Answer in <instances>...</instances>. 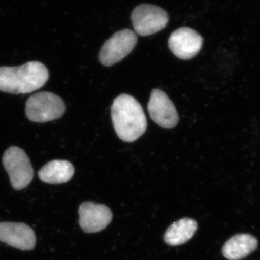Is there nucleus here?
Listing matches in <instances>:
<instances>
[{"instance_id": "11", "label": "nucleus", "mask_w": 260, "mask_h": 260, "mask_svg": "<svg viewBox=\"0 0 260 260\" xmlns=\"http://www.w3.org/2000/svg\"><path fill=\"white\" fill-rule=\"evenodd\" d=\"M258 247V240L249 234H239L224 244L222 253L229 260H241L249 255Z\"/></svg>"}, {"instance_id": "8", "label": "nucleus", "mask_w": 260, "mask_h": 260, "mask_svg": "<svg viewBox=\"0 0 260 260\" xmlns=\"http://www.w3.org/2000/svg\"><path fill=\"white\" fill-rule=\"evenodd\" d=\"M203 39L198 32L189 28L175 30L169 39V47L177 57L184 60L192 59L201 50Z\"/></svg>"}, {"instance_id": "6", "label": "nucleus", "mask_w": 260, "mask_h": 260, "mask_svg": "<svg viewBox=\"0 0 260 260\" xmlns=\"http://www.w3.org/2000/svg\"><path fill=\"white\" fill-rule=\"evenodd\" d=\"M138 42L135 32L124 29L114 34L104 43L99 54V61L107 67L116 64L129 55Z\"/></svg>"}, {"instance_id": "3", "label": "nucleus", "mask_w": 260, "mask_h": 260, "mask_svg": "<svg viewBox=\"0 0 260 260\" xmlns=\"http://www.w3.org/2000/svg\"><path fill=\"white\" fill-rule=\"evenodd\" d=\"M62 99L50 92H41L31 95L25 104V114L29 120L44 123L59 119L64 115Z\"/></svg>"}, {"instance_id": "4", "label": "nucleus", "mask_w": 260, "mask_h": 260, "mask_svg": "<svg viewBox=\"0 0 260 260\" xmlns=\"http://www.w3.org/2000/svg\"><path fill=\"white\" fill-rule=\"evenodd\" d=\"M3 162L9 174L10 182L15 190L27 187L34 179V172L30 159L23 149L12 146L5 152Z\"/></svg>"}, {"instance_id": "1", "label": "nucleus", "mask_w": 260, "mask_h": 260, "mask_svg": "<svg viewBox=\"0 0 260 260\" xmlns=\"http://www.w3.org/2000/svg\"><path fill=\"white\" fill-rule=\"evenodd\" d=\"M112 118L116 133L123 141H135L146 131L148 124L143 107L127 94H121L114 99Z\"/></svg>"}, {"instance_id": "12", "label": "nucleus", "mask_w": 260, "mask_h": 260, "mask_svg": "<svg viewBox=\"0 0 260 260\" xmlns=\"http://www.w3.org/2000/svg\"><path fill=\"white\" fill-rule=\"evenodd\" d=\"M75 169L71 162L64 160H54L47 162L39 172L41 180L48 184L68 182L74 175Z\"/></svg>"}, {"instance_id": "5", "label": "nucleus", "mask_w": 260, "mask_h": 260, "mask_svg": "<svg viewBox=\"0 0 260 260\" xmlns=\"http://www.w3.org/2000/svg\"><path fill=\"white\" fill-rule=\"evenodd\" d=\"M131 19L136 34L147 37L165 28L169 15L165 10L156 5L142 4L133 10Z\"/></svg>"}, {"instance_id": "10", "label": "nucleus", "mask_w": 260, "mask_h": 260, "mask_svg": "<svg viewBox=\"0 0 260 260\" xmlns=\"http://www.w3.org/2000/svg\"><path fill=\"white\" fill-rule=\"evenodd\" d=\"M34 230L25 223H0V242L23 251L32 250L36 245Z\"/></svg>"}, {"instance_id": "2", "label": "nucleus", "mask_w": 260, "mask_h": 260, "mask_svg": "<svg viewBox=\"0 0 260 260\" xmlns=\"http://www.w3.org/2000/svg\"><path fill=\"white\" fill-rule=\"evenodd\" d=\"M49 70L39 61L19 67H0V91L12 94L31 93L49 80Z\"/></svg>"}, {"instance_id": "13", "label": "nucleus", "mask_w": 260, "mask_h": 260, "mask_svg": "<svg viewBox=\"0 0 260 260\" xmlns=\"http://www.w3.org/2000/svg\"><path fill=\"white\" fill-rule=\"evenodd\" d=\"M197 229L198 224L193 219H181L167 229L164 241L170 246L181 245L191 239Z\"/></svg>"}, {"instance_id": "9", "label": "nucleus", "mask_w": 260, "mask_h": 260, "mask_svg": "<svg viewBox=\"0 0 260 260\" xmlns=\"http://www.w3.org/2000/svg\"><path fill=\"white\" fill-rule=\"evenodd\" d=\"M80 227L85 233H96L112 222L113 215L106 205L85 202L79 208Z\"/></svg>"}, {"instance_id": "7", "label": "nucleus", "mask_w": 260, "mask_h": 260, "mask_svg": "<svg viewBox=\"0 0 260 260\" xmlns=\"http://www.w3.org/2000/svg\"><path fill=\"white\" fill-rule=\"evenodd\" d=\"M148 109L154 122L164 129L175 127L179 121V115L175 106L167 94L159 89H154L150 95Z\"/></svg>"}]
</instances>
